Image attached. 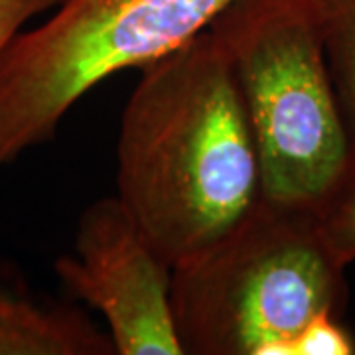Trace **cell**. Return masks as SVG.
I'll return each mask as SVG.
<instances>
[{"mask_svg":"<svg viewBox=\"0 0 355 355\" xmlns=\"http://www.w3.org/2000/svg\"><path fill=\"white\" fill-rule=\"evenodd\" d=\"M60 0H0V53L32 18L51 10Z\"/></svg>","mask_w":355,"mask_h":355,"instance_id":"10","label":"cell"},{"mask_svg":"<svg viewBox=\"0 0 355 355\" xmlns=\"http://www.w3.org/2000/svg\"><path fill=\"white\" fill-rule=\"evenodd\" d=\"M107 331L69 302L40 298L0 270V355H113Z\"/></svg>","mask_w":355,"mask_h":355,"instance_id":"6","label":"cell"},{"mask_svg":"<svg viewBox=\"0 0 355 355\" xmlns=\"http://www.w3.org/2000/svg\"><path fill=\"white\" fill-rule=\"evenodd\" d=\"M331 83L355 160V0H314Z\"/></svg>","mask_w":355,"mask_h":355,"instance_id":"7","label":"cell"},{"mask_svg":"<svg viewBox=\"0 0 355 355\" xmlns=\"http://www.w3.org/2000/svg\"><path fill=\"white\" fill-rule=\"evenodd\" d=\"M53 270L73 298L101 312L114 354L182 355L172 310V266L113 198L83 209L76 253Z\"/></svg>","mask_w":355,"mask_h":355,"instance_id":"5","label":"cell"},{"mask_svg":"<svg viewBox=\"0 0 355 355\" xmlns=\"http://www.w3.org/2000/svg\"><path fill=\"white\" fill-rule=\"evenodd\" d=\"M355 342L338 316L312 320L292 342V355H352Z\"/></svg>","mask_w":355,"mask_h":355,"instance_id":"9","label":"cell"},{"mask_svg":"<svg viewBox=\"0 0 355 355\" xmlns=\"http://www.w3.org/2000/svg\"><path fill=\"white\" fill-rule=\"evenodd\" d=\"M253 132L261 196L320 211L352 166L314 0H233L207 26Z\"/></svg>","mask_w":355,"mask_h":355,"instance_id":"3","label":"cell"},{"mask_svg":"<svg viewBox=\"0 0 355 355\" xmlns=\"http://www.w3.org/2000/svg\"><path fill=\"white\" fill-rule=\"evenodd\" d=\"M345 306V265L318 211L261 200L205 251L172 268L182 355H292L320 316Z\"/></svg>","mask_w":355,"mask_h":355,"instance_id":"2","label":"cell"},{"mask_svg":"<svg viewBox=\"0 0 355 355\" xmlns=\"http://www.w3.org/2000/svg\"><path fill=\"white\" fill-rule=\"evenodd\" d=\"M233 0H60L0 53V168L50 142L95 85L203 32Z\"/></svg>","mask_w":355,"mask_h":355,"instance_id":"4","label":"cell"},{"mask_svg":"<svg viewBox=\"0 0 355 355\" xmlns=\"http://www.w3.org/2000/svg\"><path fill=\"white\" fill-rule=\"evenodd\" d=\"M318 217L331 253L342 265H352L355 261V160Z\"/></svg>","mask_w":355,"mask_h":355,"instance_id":"8","label":"cell"},{"mask_svg":"<svg viewBox=\"0 0 355 355\" xmlns=\"http://www.w3.org/2000/svg\"><path fill=\"white\" fill-rule=\"evenodd\" d=\"M116 200L172 268L261 200L241 93L209 28L140 69L116 140Z\"/></svg>","mask_w":355,"mask_h":355,"instance_id":"1","label":"cell"}]
</instances>
